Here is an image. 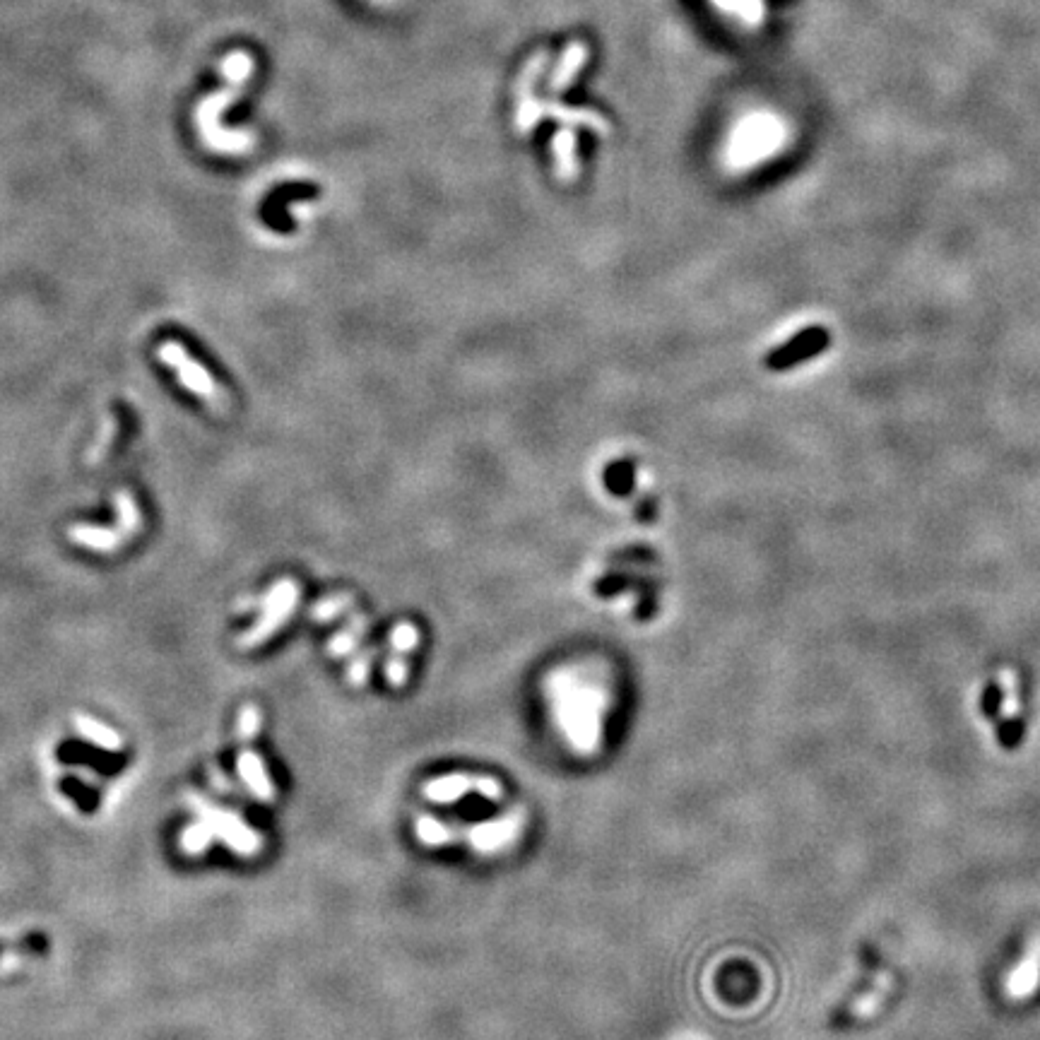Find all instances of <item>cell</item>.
<instances>
[{
  "label": "cell",
  "instance_id": "obj_1",
  "mask_svg": "<svg viewBox=\"0 0 1040 1040\" xmlns=\"http://www.w3.org/2000/svg\"><path fill=\"white\" fill-rule=\"evenodd\" d=\"M547 701L552 720L569 747L581 756L600 752L605 737V718L612 694L602 679L581 667H566L547 679Z\"/></svg>",
  "mask_w": 1040,
  "mask_h": 1040
},
{
  "label": "cell",
  "instance_id": "obj_2",
  "mask_svg": "<svg viewBox=\"0 0 1040 1040\" xmlns=\"http://www.w3.org/2000/svg\"><path fill=\"white\" fill-rule=\"evenodd\" d=\"M253 58L246 51H234L224 58L220 70L224 75V87L217 94H210L205 102L195 109V126H198L200 140L212 152L220 155H244V152L256 147V135L248 130H234L222 126V111L232 106L239 99L241 90L253 75Z\"/></svg>",
  "mask_w": 1040,
  "mask_h": 1040
},
{
  "label": "cell",
  "instance_id": "obj_3",
  "mask_svg": "<svg viewBox=\"0 0 1040 1040\" xmlns=\"http://www.w3.org/2000/svg\"><path fill=\"white\" fill-rule=\"evenodd\" d=\"M525 829V809L513 807L504 817L482 821V824L458 826L439 821L429 814L415 821L417 841L427 848H441V845H453L468 841L470 848L480 855H501L511 850L520 841Z\"/></svg>",
  "mask_w": 1040,
  "mask_h": 1040
},
{
  "label": "cell",
  "instance_id": "obj_4",
  "mask_svg": "<svg viewBox=\"0 0 1040 1040\" xmlns=\"http://www.w3.org/2000/svg\"><path fill=\"white\" fill-rule=\"evenodd\" d=\"M299 595H301V590H299L297 581H292V578H282V581H277L273 588L263 595V600H260L258 622L239 636V646L256 648V646H260V643L268 641V638L273 636L289 617H292V612L297 610Z\"/></svg>",
  "mask_w": 1040,
  "mask_h": 1040
},
{
  "label": "cell",
  "instance_id": "obj_5",
  "mask_svg": "<svg viewBox=\"0 0 1040 1040\" xmlns=\"http://www.w3.org/2000/svg\"><path fill=\"white\" fill-rule=\"evenodd\" d=\"M157 357H159V362L174 371L176 378H179V383L188 390V393H193L195 398L205 400L210 407L224 405L222 388L217 386V381L212 378L210 371L205 369L198 359H193L191 354H188V350L181 345V342L164 340L162 345H159Z\"/></svg>",
  "mask_w": 1040,
  "mask_h": 1040
},
{
  "label": "cell",
  "instance_id": "obj_6",
  "mask_svg": "<svg viewBox=\"0 0 1040 1040\" xmlns=\"http://www.w3.org/2000/svg\"><path fill=\"white\" fill-rule=\"evenodd\" d=\"M865 973L867 988L862 990L860 995H855L843 1009H838L833 1021L855 1024V1021H865L879 1012V1007H882L886 997H889L891 988H894V973L879 961L877 951L872 947H865Z\"/></svg>",
  "mask_w": 1040,
  "mask_h": 1040
},
{
  "label": "cell",
  "instance_id": "obj_7",
  "mask_svg": "<svg viewBox=\"0 0 1040 1040\" xmlns=\"http://www.w3.org/2000/svg\"><path fill=\"white\" fill-rule=\"evenodd\" d=\"M477 793L484 800L499 802L504 800V785L499 783L494 776H472V773H446V776H436L424 783L422 795L427 800L436 802V805H451V802L460 800V797Z\"/></svg>",
  "mask_w": 1040,
  "mask_h": 1040
},
{
  "label": "cell",
  "instance_id": "obj_8",
  "mask_svg": "<svg viewBox=\"0 0 1040 1040\" xmlns=\"http://www.w3.org/2000/svg\"><path fill=\"white\" fill-rule=\"evenodd\" d=\"M831 330L826 325H807L800 333L793 335L790 340H785L783 345L776 347L768 357L764 359L766 369L771 371H788L793 366L807 362V359L819 357L821 352H826L831 347Z\"/></svg>",
  "mask_w": 1040,
  "mask_h": 1040
},
{
  "label": "cell",
  "instance_id": "obj_9",
  "mask_svg": "<svg viewBox=\"0 0 1040 1040\" xmlns=\"http://www.w3.org/2000/svg\"><path fill=\"white\" fill-rule=\"evenodd\" d=\"M193 802L198 805L200 817H203L200 821H203V826L208 829L212 841H215V838H222L229 848L236 850V853H241V855L258 853L260 836L253 829H248V826L239 817H236V814L220 812L217 807L205 805V802H200V800H193Z\"/></svg>",
  "mask_w": 1040,
  "mask_h": 1040
},
{
  "label": "cell",
  "instance_id": "obj_10",
  "mask_svg": "<svg viewBox=\"0 0 1040 1040\" xmlns=\"http://www.w3.org/2000/svg\"><path fill=\"white\" fill-rule=\"evenodd\" d=\"M780 140V130L773 118L766 114L752 116L742 123L737 130L735 140L730 145V155L740 159V164L756 162V159L766 157V152H773V147Z\"/></svg>",
  "mask_w": 1040,
  "mask_h": 1040
},
{
  "label": "cell",
  "instance_id": "obj_11",
  "mask_svg": "<svg viewBox=\"0 0 1040 1040\" xmlns=\"http://www.w3.org/2000/svg\"><path fill=\"white\" fill-rule=\"evenodd\" d=\"M997 687H1000V742L1014 749L1024 740V708H1021L1019 682L1014 672H1000Z\"/></svg>",
  "mask_w": 1040,
  "mask_h": 1040
},
{
  "label": "cell",
  "instance_id": "obj_12",
  "mask_svg": "<svg viewBox=\"0 0 1040 1040\" xmlns=\"http://www.w3.org/2000/svg\"><path fill=\"white\" fill-rule=\"evenodd\" d=\"M419 631L415 624L400 622L390 634V660L386 665V679L393 689L405 687L407 682V655L417 648Z\"/></svg>",
  "mask_w": 1040,
  "mask_h": 1040
},
{
  "label": "cell",
  "instance_id": "obj_13",
  "mask_svg": "<svg viewBox=\"0 0 1040 1040\" xmlns=\"http://www.w3.org/2000/svg\"><path fill=\"white\" fill-rule=\"evenodd\" d=\"M1040 988V930L1028 942L1024 959L1009 973L1007 992L1012 1000H1028Z\"/></svg>",
  "mask_w": 1040,
  "mask_h": 1040
},
{
  "label": "cell",
  "instance_id": "obj_14",
  "mask_svg": "<svg viewBox=\"0 0 1040 1040\" xmlns=\"http://www.w3.org/2000/svg\"><path fill=\"white\" fill-rule=\"evenodd\" d=\"M68 540L73 545L82 549H90L97 554H114L128 542V537L116 528H106V525H70L68 528Z\"/></svg>",
  "mask_w": 1040,
  "mask_h": 1040
},
{
  "label": "cell",
  "instance_id": "obj_15",
  "mask_svg": "<svg viewBox=\"0 0 1040 1040\" xmlns=\"http://www.w3.org/2000/svg\"><path fill=\"white\" fill-rule=\"evenodd\" d=\"M236 768H239V776L246 783L248 793L263 802L275 800V785H273V780H270L268 771H265L263 759H260V756L253 752L251 747H248V744L241 749L239 759H236Z\"/></svg>",
  "mask_w": 1040,
  "mask_h": 1040
},
{
  "label": "cell",
  "instance_id": "obj_16",
  "mask_svg": "<svg viewBox=\"0 0 1040 1040\" xmlns=\"http://www.w3.org/2000/svg\"><path fill=\"white\" fill-rule=\"evenodd\" d=\"M545 118H552V121H559L564 123V126H581V128H588L593 130V133H598L605 138V135H610V123H607L605 116H600L598 111H590V109H573V106H564V104H557V102H545Z\"/></svg>",
  "mask_w": 1040,
  "mask_h": 1040
},
{
  "label": "cell",
  "instance_id": "obj_17",
  "mask_svg": "<svg viewBox=\"0 0 1040 1040\" xmlns=\"http://www.w3.org/2000/svg\"><path fill=\"white\" fill-rule=\"evenodd\" d=\"M585 61H588V46H585L583 41L573 39L564 49V53H561L557 68H554L552 78H549V90L564 92L573 82V78L581 73Z\"/></svg>",
  "mask_w": 1040,
  "mask_h": 1040
},
{
  "label": "cell",
  "instance_id": "obj_18",
  "mask_svg": "<svg viewBox=\"0 0 1040 1040\" xmlns=\"http://www.w3.org/2000/svg\"><path fill=\"white\" fill-rule=\"evenodd\" d=\"M554 150V171H557V179L561 181H573L578 176V157H576V135L569 126H564L554 135L552 140Z\"/></svg>",
  "mask_w": 1040,
  "mask_h": 1040
},
{
  "label": "cell",
  "instance_id": "obj_19",
  "mask_svg": "<svg viewBox=\"0 0 1040 1040\" xmlns=\"http://www.w3.org/2000/svg\"><path fill=\"white\" fill-rule=\"evenodd\" d=\"M114 508H116V528L121 530L128 540L130 537L140 535V530H143V513H140L138 501H135V496L130 494L128 489H121V492L114 494Z\"/></svg>",
  "mask_w": 1040,
  "mask_h": 1040
},
{
  "label": "cell",
  "instance_id": "obj_20",
  "mask_svg": "<svg viewBox=\"0 0 1040 1040\" xmlns=\"http://www.w3.org/2000/svg\"><path fill=\"white\" fill-rule=\"evenodd\" d=\"M366 629H369V622L362 617V614H354L350 626H345V629L340 631L338 636L330 641V653L335 655V658H342V655H350L354 648H357L359 638H362L366 634Z\"/></svg>",
  "mask_w": 1040,
  "mask_h": 1040
},
{
  "label": "cell",
  "instance_id": "obj_21",
  "mask_svg": "<svg viewBox=\"0 0 1040 1040\" xmlns=\"http://www.w3.org/2000/svg\"><path fill=\"white\" fill-rule=\"evenodd\" d=\"M75 725H78L82 735H85L90 742L97 744V747L109 749V752H116V749L121 747V737H118L114 730L106 728V725H102V723H97V720L87 718V715H78V718H75Z\"/></svg>",
  "mask_w": 1040,
  "mask_h": 1040
},
{
  "label": "cell",
  "instance_id": "obj_22",
  "mask_svg": "<svg viewBox=\"0 0 1040 1040\" xmlns=\"http://www.w3.org/2000/svg\"><path fill=\"white\" fill-rule=\"evenodd\" d=\"M116 434H118V419L116 415H106L102 419V427H99V434L94 436V443L92 448L87 451V463L92 465H99L102 460L106 458V453L111 451V443L116 441Z\"/></svg>",
  "mask_w": 1040,
  "mask_h": 1040
},
{
  "label": "cell",
  "instance_id": "obj_23",
  "mask_svg": "<svg viewBox=\"0 0 1040 1040\" xmlns=\"http://www.w3.org/2000/svg\"><path fill=\"white\" fill-rule=\"evenodd\" d=\"M549 63V51H537L533 58H530L528 65L523 68V73H520V78L516 82V99H523L528 97V94H533L537 80H540L542 70L547 68Z\"/></svg>",
  "mask_w": 1040,
  "mask_h": 1040
},
{
  "label": "cell",
  "instance_id": "obj_24",
  "mask_svg": "<svg viewBox=\"0 0 1040 1040\" xmlns=\"http://www.w3.org/2000/svg\"><path fill=\"white\" fill-rule=\"evenodd\" d=\"M545 118V102H540V99L535 97V94H528V97L518 99V109H516V128L520 130V133H530L537 123Z\"/></svg>",
  "mask_w": 1040,
  "mask_h": 1040
},
{
  "label": "cell",
  "instance_id": "obj_25",
  "mask_svg": "<svg viewBox=\"0 0 1040 1040\" xmlns=\"http://www.w3.org/2000/svg\"><path fill=\"white\" fill-rule=\"evenodd\" d=\"M352 605V598L350 595H335V598H325L316 605V610H313V617L318 619V622H328V619L338 617V614L342 610H347V607Z\"/></svg>",
  "mask_w": 1040,
  "mask_h": 1040
},
{
  "label": "cell",
  "instance_id": "obj_26",
  "mask_svg": "<svg viewBox=\"0 0 1040 1040\" xmlns=\"http://www.w3.org/2000/svg\"><path fill=\"white\" fill-rule=\"evenodd\" d=\"M371 660H374V650H366V653H359L357 658L352 660L350 670H347V679H350V684H354V687H362L366 679H369Z\"/></svg>",
  "mask_w": 1040,
  "mask_h": 1040
},
{
  "label": "cell",
  "instance_id": "obj_27",
  "mask_svg": "<svg viewBox=\"0 0 1040 1040\" xmlns=\"http://www.w3.org/2000/svg\"><path fill=\"white\" fill-rule=\"evenodd\" d=\"M715 5H718L720 10H725V13H735L737 8V0H713Z\"/></svg>",
  "mask_w": 1040,
  "mask_h": 1040
}]
</instances>
